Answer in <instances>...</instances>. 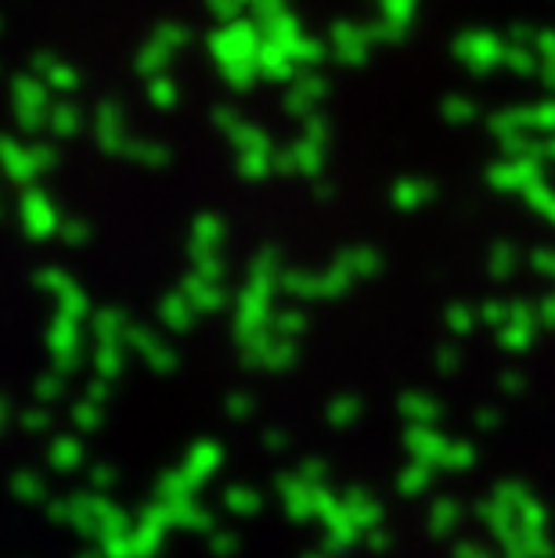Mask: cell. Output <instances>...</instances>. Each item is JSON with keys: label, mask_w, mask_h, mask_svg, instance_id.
I'll return each instance as SVG.
<instances>
[]
</instances>
